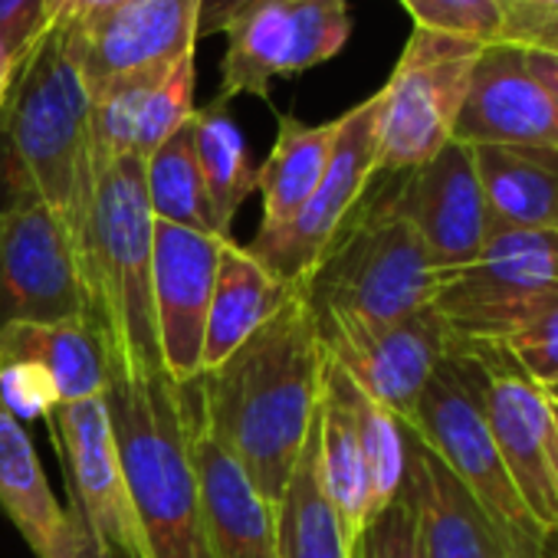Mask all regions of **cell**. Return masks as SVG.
I'll return each instance as SVG.
<instances>
[{
  "mask_svg": "<svg viewBox=\"0 0 558 558\" xmlns=\"http://www.w3.org/2000/svg\"><path fill=\"white\" fill-rule=\"evenodd\" d=\"M326 375L316 316L293 287L227 362L187 381V398L207 434L246 470L276 506L310 440Z\"/></svg>",
  "mask_w": 558,
  "mask_h": 558,
  "instance_id": "6da1fadb",
  "label": "cell"
},
{
  "mask_svg": "<svg viewBox=\"0 0 558 558\" xmlns=\"http://www.w3.org/2000/svg\"><path fill=\"white\" fill-rule=\"evenodd\" d=\"M93 184L89 93L63 34L47 31L24 63L0 122V204L21 194L40 197L83 253Z\"/></svg>",
  "mask_w": 558,
  "mask_h": 558,
  "instance_id": "7a4b0ae2",
  "label": "cell"
},
{
  "mask_svg": "<svg viewBox=\"0 0 558 558\" xmlns=\"http://www.w3.org/2000/svg\"><path fill=\"white\" fill-rule=\"evenodd\" d=\"M151 243L155 217L145 191V158H116L96 171L83 243L93 326L109 372H165L151 303Z\"/></svg>",
  "mask_w": 558,
  "mask_h": 558,
  "instance_id": "3957f363",
  "label": "cell"
},
{
  "mask_svg": "<svg viewBox=\"0 0 558 558\" xmlns=\"http://www.w3.org/2000/svg\"><path fill=\"white\" fill-rule=\"evenodd\" d=\"M106 408L122 473L155 558H207L191 421L165 372H109Z\"/></svg>",
  "mask_w": 558,
  "mask_h": 558,
  "instance_id": "277c9868",
  "label": "cell"
},
{
  "mask_svg": "<svg viewBox=\"0 0 558 558\" xmlns=\"http://www.w3.org/2000/svg\"><path fill=\"white\" fill-rule=\"evenodd\" d=\"M437 266L391 187L368 191L316 269L296 283L313 316L391 323L434 303Z\"/></svg>",
  "mask_w": 558,
  "mask_h": 558,
  "instance_id": "5b68a950",
  "label": "cell"
},
{
  "mask_svg": "<svg viewBox=\"0 0 558 558\" xmlns=\"http://www.w3.org/2000/svg\"><path fill=\"white\" fill-rule=\"evenodd\" d=\"M476 499L512 558H538L545 532L519 499L483 411L480 355L457 345L430 375L404 424Z\"/></svg>",
  "mask_w": 558,
  "mask_h": 558,
  "instance_id": "8992f818",
  "label": "cell"
},
{
  "mask_svg": "<svg viewBox=\"0 0 558 558\" xmlns=\"http://www.w3.org/2000/svg\"><path fill=\"white\" fill-rule=\"evenodd\" d=\"M483 44L414 27L388 83L375 93L378 174H404L453 142Z\"/></svg>",
  "mask_w": 558,
  "mask_h": 558,
  "instance_id": "52a82bcc",
  "label": "cell"
},
{
  "mask_svg": "<svg viewBox=\"0 0 558 558\" xmlns=\"http://www.w3.org/2000/svg\"><path fill=\"white\" fill-rule=\"evenodd\" d=\"M220 89L214 102L236 96L266 99L272 83L293 80L339 57L352 37L349 0H259L227 27Z\"/></svg>",
  "mask_w": 558,
  "mask_h": 558,
  "instance_id": "ba28073f",
  "label": "cell"
},
{
  "mask_svg": "<svg viewBox=\"0 0 558 558\" xmlns=\"http://www.w3.org/2000/svg\"><path fill=\"white\" fill-rule=\"evenodd\" d=\"M66 319H93L83 253L40 197H11L0 204V329Z\"/></svg>",
  "mask_w": 558,
  "mask_h": 558,
  "instance_id": "9c48e42d",
  "label": "cell"
},
{
  "mask_svg": "<svg viewBox=\"0 0 558 558\" xmlns=\"http://www.w3.org/2000/svg\"><path fill=\"white\" fill-rule=\"evenodd\" d=\"M558 290V230L489 227L483 253L437 276L430 310L457 345H480L525 303Z\"/></svg>",
  "mask_w": 558,
  "mask_h": 558,
  "instance_id": "30bf717a",
  "label": "cell"
},
{
  "mask_svg": "<svg viewBox=\"0 0 558 558\" xmlns=\"http://www.w3.org/2000/svg\"><path fill=\"white\" fill-rule=\"evenodd\" d=\"M378 99L368 96L345 116H339V138L329 168L303 204V210L272 233H256L246 250L283 283L296 287L326 256L345 220L359 210L378 178V138H375Z\"/></svg>",
  "mask_w": 558,
  "mask_h": 558,
  "instance_id": "8fae6325",
  "label": "cell"
},
{
  "mask_svg": "<svg viewBox=\"0 0 558 558\" xmlns=\"http://www.w3.org/2000/svg\"><path fill=\"white\" fill-rule=\"evenodd\" d=\"M326 359L401 424L411 421L421 391L453 349L450 329L427 306L391 323L316 316Z\"/></svg>",
  "mask_w": 558,
  "mask_h": 558,
  "instance_id": "7c38bea8",
  "label": "cell"
},
{
  "mask_svg": "<svg viewBox=\"0 0 558 558\" xmlns=\"http://www.w3.org/2000/svg\"><path fill=\"white\" fill-rule=\"evenodd\" d=\"M201 0H119L109 11L63 34L66 53L86 86L145 80L171 70L197 47Z\"/></svg>",
  "mask_w": 558,
  "mask_h": 558,
  "instance_id": "4fadbf2b",
  "label": "cell"
},
{
  "mask_svg": "<svg viewBox=\"0 0 558 558\" xmlns=\"http://www.w3.org/2000/svg\"><path fill=\"white\" fill-rule=\"evenodd\" d=\"M47 424L66 466L70 506L99 545L112 558H155L122 473L106 398L60 404Z\"/></svg>",
  "mask_w": 558,
  "mask_h": 558,
  "instance_id": "5bb4252c",
  "label": "cell"
},
{
  "mask_svg": "<svg viewBox=\"0 0 558 558\" xmlns=\"http://www.w3.org/2000/svg\"><path fill=\"white\" fill-rule=\"evenodd\" d=\"M466 349V345H463ZM483 365V411L496 437L506 473L535 525L558 532L555 476V401L545 388L519 375L499 352L470 349Z\"/></svg>",
  "mask_w": 558,
  "mask_h": 558,
  "instance_id": "9a60e30c",
  "label": "cell"
},
{
  "mask_svg": "<svg viewBox=\"0 0 558 558\" xmlns=\"http://www.w3.org/2000/svg\"><path fill=\"white\" fill-rule=\"evenodd\" d=\"M388 178H395V207L417 230L437 272L460 269L483 253L489 210L470 145L453 138L421 168Z\"/></svg>",
  "mask_w": 558,
  "mask_h": 558,
  "instance_id": "2e32d148",
  "label": "cell"
},
{
  "mask_svg": "<svg viewBox=\"0 0 558 558\" xmlns=\"http://www.w3.org/2000/svg\"><path fill=\"white\" fill-rule=\"evenodd\" d=\"M227 240L230 236L197 233L155 220L151 303L161 362L174 385H187L201 375L207 310Z\"/></svg>",
  "mask_w": 558,
  "mask_h": 558,
  "instance_id": "e0dca14e",
  "label": "cell"
},
{
  "mask_svg": "<svg viewBox=\"0 0 558 558\" xmlns=\"http://www.w3.org/2000/svg\"><path fill=\"white\" fill-rule=\"evenodd\" d=\"M453 138L558 155V99L529 73L519 47H483Z\"/></svg>",
  "mask_w": 558,
  "mask_h": 558,
  "instance_id": "ac0fdd59",
  "label": "cell"
},
{
  "mask_svg": "<svg viewBox=\"0 0 558 558\" xmlns=\"http://www.w3.org/2000/svg\"><path fill=\"white\" fill-rule=\"evenodd\" d=\"M181 391L191 421V453L197 470L207 558H276V506L207 434L184 385Z\"/></svg>",
  "mask_w": 558,
  "mask_h": 558,
  "instance_id": "d6986e66",
  "label": "cell"
},
{
  "mask_svg": "<svg viewBox=\"0 0 558 558\" xmlns=\"http://www.w3.org/2000/svg\"><path fill=\"white\" fill-rule=\"evenodd\" d=\"M401 496L411 502L424 558H512L476 499L411 430Z\"/></svg>",
  "mask_w": 558,
  "mask_h": 558,
  "instance_id": "ffe728a7",
  "label": "cell"
},
{
  "mask_svg": "<svg viewBox=\"0 0 558 558\" xmlns=\"http://www.w3.org/2000/svg\"><path fill=\"white\" fill-rule=\"evenodd\" d=\"M0 365L37 368L53 385L60 404L106 398L109 388V362L93 319L0 329Z\"/></svg>",
  "mask_w": 558,
  "mask_h": 558,
  "instance_id": "44dd1931",
  "label": "cell"
},
{
  "mask_svg": "<svg viewBox=\"0 0 558 558\" xmlns=\"http://www.w3.org/2000/svg\"><path fill=\"white\" fill-rule=\"evenodd\" d=\"M293 287L272 276L246 246H240L233 236L223 243L214 296L207 310V329H204V355H201V375L227 362L266 319H272L290 300Z\"/></svg>",
  "mask_w": 558,
  "mask_h": 558,
  "instance_id": "7402d4cb",
  "label": "cell"
},
{
  "mask_svg": "<svg viewBox=\"0 0 558 558\" xmlns=\"http://www.w3.org/2000/svg\"><path fill=\"white\" fill-rule=\"evenodd\" d=\"M489 227L558 230V155L512 145H470Z\"/></svg>",
  "mask_w": 558,
  "mask_h": 558,
  "instance_id": "603a6c76",
  "label": "cell"
},
{
  "mask_svg": "<svg viewBox=\"0 0 558 558\" xmlns=\"http://www.w3.org/2000/svg\"><path fill=\"white\" fill-rule=\"evenodd\" d=\"M339 138V119L323 125H306L296 116H279V132L269 158L256 168V191L263 204V217L256 233H272L287 227L303 204L319 187L332 148Z\"/></svg>",
  "mask_w": 558,
  "mask_h": 558,
  "instance_id": "cb8c5ba5",
  "label": "cell"
},
{
  "mask_svg": "<svg viewBox=\"0 0 558 558\" xmlns=\"http://www.w3.org/2000/svg\"><path fill=\"white\" fill-rule=\"evenodd\" d=\"M0 512L11 519L37 558H53L66 509L57 502L27 427L0 401Z\"/></svg>",
  "mask_w": 558,
  "mask_h": 558,
  "instance_id": "d4e9b609",
  "label": "cell"
},
{
  "mask_svg": "<svg viewBox=\"0 0 558 558\" xmlns=\"http://www.w3.org/2000/svg\"><path fill=\"white\" fill-rule=\"evenodd\" d=\"M276 558H355L319 476L316 421L300 463L276 502Z\"/></svg>",
  "mask_w": 558,
  "mask_h": 558,
  "instance_id": "484cf974",
  "label": "cell"
},
{
  "mask_svg": "<svg viewBox=\"0 0 558 558\" xmlns=\"http://www.w3.org/2000/svg\"><path fill=\"white\" fill-rule=\"evenodd\" d=\"M316 444H319L323 489H326L349 542L359 545L365 525L372 522L368 470H365L362 444L355 434V421H352L345 401L326 381V375H323V395H319V411H316Z\"/></svg>",
  "mask_w": 558,
  "mask_h": 558,
  "instance_id": "4316f807",
  "label": "cell"
},
{
  "mask_svg": "<svg viewBox=\"0 0 558 558\" xmlns=\"http://www.w3.org/2000/svg\"><path fill=\"white\" fill-rule=\"evenodd\" d=\"M194 151L217 230L230 236V223L243 201L256 191V168L246 138L223 102L194 109Z\"/></svg>",
  "mask_w": 558,
  "mask_h": 558,
  "instance_id": "83f0119b",
  "label": "cell"
},
{
  "mask_svg": "<svg viewBox=\"0 0 558 558\" xmlns=\"http://www.w3.org/2000/svg\"><path fill=\"white\" fill-rule=\"evenodd\" d=\"M145 191H148L151 217L158 223L223 236L217 230V220H214V210H210V201L204 191V178L197 168L194 122L178 129L161 148H155L145 158Z\"/></svg>",
  "mask_w": 558,
  "mask_h": 558,
  "instance_id": "f1b7e54d",
  "label": "cell"
},
{
  "mask_svg": "<svg viewBox=\"0 0 558 558\" xmlns=\"http://www.w3.org/2000/svg\"><path fill=\"white\" fill-rule=\"evenodd\" d=\"M326 381L336 388V395L345 401L355 434L362 444L365 470H368V489H372V519L391 506L404 486V470H408V427L381 408L375 398H368L362 388H355L329 359H326Z\"/></svg>",
  "mask_w": 558,
  "mask_h": 558,
  "instance_id": "f546056e",
  "label": "cell"
},
{
  "mask_svg": "<svg viewBox=\"0 0 558 558\" xmlns=\"http://www.w3.org/2000/svg\"><path fill=\"white\" fill-rule=\"evenodd\" d=\"M466 349H493L532 385L545 391L558 388V290L525 303L506 316L486 342Z\"/></svg>",
  "mask_w": 558,
  "mask_h": 558,
  "instance_id": "4dcf8cb0",
  "label": "cell"
},
{
  "mask_svg": "<svg viewBox=\"0 0 558 558\" xmlns=\"http://www.w3.org/2000/svg\"><path fill=\"white\" fill-rule=\"evenodd\" d=\"M194 53L178 60L161 76L148 80L135 106V155L148 158L194 116Z\"/></svg>",
  "mask_w": 558,
  "mask_h": 558,
  "instance_id": "1f68e13d",
  "label": "cell"
},
{
  "mask_svg": "<svg viewBox=\"0 0 558 558\" xmlns=\"http://www.w3.org/2000/svg\"><path fill=\"white\" fill-rule=\"evenodd\" d=\"M401 4L421 31L466 37L483 47L502 40L499 0H401Z\"/></svg>",
  "mask_w": 558,
  "mask_h": 558,
  "instance_id": "d6a6232c",
  "label": "cell"
},
{
  "mask_svg": "<svg viewBox=\"0 0 558 558\" xmlns=\"http://www.w3.org/2000/svg\"><path fill=\"white\" fill-rule=\"evenodd\" d=\"M355 558H424L411 502L401 493L365 525L355 545Z\"/></svg>",
  "mask_w": 558,
  "mask_h": 558,
  "instance_id": "836d02e7",
  "label": "cell"
},
{
  "mask_svg": "<svg viewBox=\"0 0 558 558\" xmlns=\"http://www.w3.org/2000/svg\"><path fill=\"white\" fill-rule=\"evenodd\" d=\"M47 37V0H0V44L21 63Z\"/></svg>",
  "mask_w": 558,
  "mask_h": 558,
  "instance_id": "e575fe53",
  "label": "cell"
},
{
  "mask_svg": "<svg viewBox=\"0 0 558 558\" xmlns=\"http://www.w3.org/2000/svg\"><path fill=\"white\" fill-rule=\"evenodd\" d=\"M519 50H542L558 57V17H542V21H525V24H509L502 27V40Z\"/></svg>",
  "mask_w": 558,
  "mask_h": 558,
  "instance_id": "d590c367",
  "label": "cell"
},
{
  "mask_svg": "<svg viewBox=\"0 0 558 558\" xmlns=\"http://www.w3.org/2000/svg\"><path fill=\"white\" fill-rule=\"evenodd\" d=\"M66 532H63V538H60V545H57V551H53V558H112L102 545H99V538L93 535V529L86 525V519L70 506L66 509Z\"/></svg>",
  "mask_w": 558,
  "mask_h": 558,
  "instance_id": "8d00e7d4",
  "label": "cell"
},
{
  "mask_svg": "<svg viewBox=\"0 0 558 558\" xmlns=\"http://www.w3.org/2000/svg\"><path fill=\"white\" fill-rule=\"evenodd\" d=\"M119 0H47V31H73Z\"/></svg>",
  "mask_w": 558,
  "mask_h": 558,
  "instance_id": "74e56055",
  "label": "cell"
},
{
  "mask_svg": "<svg viewBox=\"0 0 558 558\" xmlns=\"http://www.w3.org/2000/svg\"><path fill=\"white\" fill-rule=\"evenodd\" d=\"M259 4V0H201V21H197V40L223 34V27L246 8Z\"/></svg>",
  "mask_w": 558,
  "mask_h": 558,
  "instance_id": "f35d334b",
  "label": "cell"
},
{
  "mask_svg": "<svg viewBox=\"0 0 558 558\" xmlns=\"http://www.w3.org/2000/svg\"><path fill=\"white\" fill-rule=\"evenodd\" d=\"M499 8H502V27L558 17V0H499Z\"/></svg>",
  "mask_w": 558,
  "mask_h": 558,
  "instance_id": "ab89813d",
  "label": "cell"
},
{
  "mask_svg": "<svg viewBox=\"0 0 558 558\" xmlns=\"http://www.w3.org/2000/svg\"><path fill=\"white\" fill-rule=\"evenodd\" d=\"M522 60H525L529 73L558 99V57L555 53H542V50H522Z\"/></svg>",
  "mask_w": 558,
  "mask_h": 558,
  "instance_id": "60d3db41",
  "label": "cell"
},
{
  "mask_svg": "<svg viewBox=\"0 0 558 558\" xmlns=\"http://www.w3.org/2000/svg\"><path fill=\"white\" fill-rule=\"evenodd\" d=\"M21 70H24V63H21L4 44H0V122H4V112H8L11 96H14V89H17Z\"/></svg>",
  "mask_w": 558,
  "mask_h": 558,
  "instance_id": "b9f144b4",
  "label": "cell"
},
{
  "mask_svg": "<svg viewBox=\"0 0 558 558\" xmlns=\"http://www.w3.org/2000/svg\"><path fill=\"white\" fill-rule=\"evenodd\" d=\"M538 558H558V532H551V535H545V538H542V551H538Z\"/></svg>",
  "mask_w": 558,
  "mask_h": 558,
  "instance_id": "7bdbcfd3",
  "label": "cell"
},
{
  "mask_svg": "<svg viewBox=\"0 0 558 558\" xmlns=\"http://www.w3.org/2000/svg\"><path fill=\"white\" fill-rule=\"evenodd\" d=\"M555 476H558V401H555Z\"/></svg>",
  "mask_w": 558,
  "mask_h": 558,
  "instance_id": "ee69618b",
  "label": "cell"
},
{
  "mask_svg": "<svg viewBox=\"0 0 558 558\" xmlns=\"http://www.w3.org/2000/svg\"><path fill=\"white\" fill-rule=\"evenodd\" d=\"M548 395H551V398H555V401H558V388H551V391H548Z\"/></svg>",
  "mask_w": 558,
  "mask_h": 558,
  "instance_id": "f6af8a7d",
  "label": "cell"
}]
</instances>
